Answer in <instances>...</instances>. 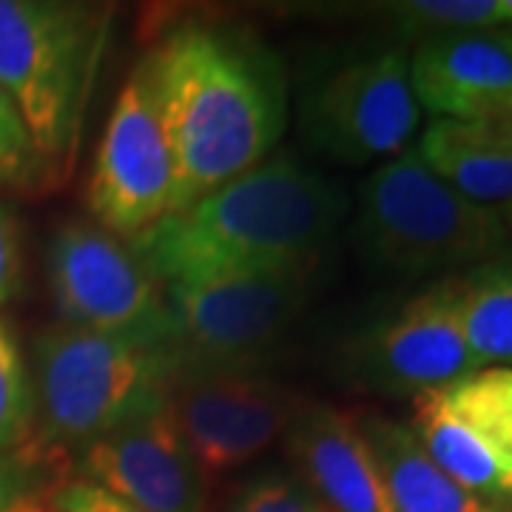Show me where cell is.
Here are the masks:
<instances>
[{
	"label": "cell",
	"mask_w": 512,
	"mask_h": 512,
	"mask_svg": "<svg viewBox=\"0 0 512 512\" xmlns=\"http://www.w3.org/2000/svg\"><path fill=\"white\" fill-rule=\"evenodd\" d=\"M160 111L174 185L171 214L259 165L288 126L279 57L225 23H183L143 57Z\"/></svg>",
	"instance_id": "obj_1"
},
{
	"label": "cell",
	"mask_w": 512,
	"mask_h": 512,
	"mask_svg": "<svg viewBox=\"0 0 512 512\" xmlns=\"http://www.w3.org/2000/svg\"><path fill=\"white\" fill-rule=\"evenodd\" d=\"M348 214L342 191L293 154H274L128 245L160 285L311 274Z\"/></svg>",
	"instance_id": "obj_2"
},
{
	"label": "cell",
	"mask_w": 512,
	"mask_h": 512,
	"mask_svg": "<svg viewBox=\"0 0 512 512\" xmlns=\"http://www.w3.org/2000/svg\"><path fill=\"white\" fill-rule=\"evenodd\" d=\"M32 359L35 433L23 450L43 464L168 402L183 370L171 322L134 333L55 325L37 336Z\"/></svg>",
	"instance_id": "obj_3"
},
{
	"label": "cell",
	"mask_w": 512,
	"mask_h": 512,
	"mask_svg": "<svg viewBox=\"0 0 512 512\" xmlns=\"http://www.w3.org/2000/svg\"><path fill=\"white\" fill-rule=\"evenodd\" d=\"M109 20L94 3L0 0V89L18 106L49 185L72 171Z\"/></svg>",
	"instance_id": "obj_4"
},
{
	"label": "cell",
	"mask_w": 512,
	"mask_h": 512,
	"mask_svg": "<svg viewBox=\"0 0 512 512\" xmlns=\"http://www.w3.org/2000/svg\"><path fill=\"white\" fill-rule=\"evenodd\" d=\"M353 242L376 271L419 279L493 259L507 228L501 211L461 197L419 151H404L359 185Z\"/></svg>",
	"instance_id": "obj_5"
},
{
	"label": "cell",
	"mask_w": 512,
	"mask_h": 512,
	"mask_svg": "<svg viewBox=\"0 0 512 512\" xmlns=\"http://www.w3.org/2000/svg\"><path fill=\"white\" fill-rule=\"evenodd\" d=\"M311 274L222 276L165 285L183 370H256L308 305Z\"/></svg>",
	"instance_id": "obj_6"
},
{
	"label": "cell",
	"mask_w": 512,
	"mask_h": 512,
	"mask_svg": "<svg viewBox=\"0 0 512 512\" xmlns=\"http://www.w3.org/2000/svg\"><path fill=\"white\" fill-rule=\"evenodd\" d=\"M419 114L407 49L384 46L345 57L311 80L299 103V126L319 154L367 165L404 154Z\"/></svg>",
	"instance_id": "obj_7"
},
{
	"label": "cell",
	"mask_w": 512,
	"mask_h": 512,
	"mask_svg": "<svg viewBox=\"0 0 512 512\" xmlns=\"http://www.w3.org/2000/svg\"><path fill=\"white\" fill-rule=\"evenodd\" d=\"M174 165L146 60L120 89L86 183L92 222L131 242L171 214Z\"/></svg>",
	"instance_id": "obj_8"
},
{
	"label": "cell",
	"mask_w": 512,
	"mask_h": 512,
	"mask_svg": "<svg viewBox=\"0 0 512 512\" xmlns=\"http://www.w3.org/2000/svg\"><path fill=\"white\" fill-rule=\"evenodd\" d=\"M49 291L63 325L97 333L165 328L163 285L126 239L92 220L63 222L46 248Z\"/></svg>",
	"instance_id": "obj_9"
},
{
	"label": "cell",
	"mask_w": 512,
	"mask_h": 512,
	"mask_svg": "<svg viewBox=\"0 0 512 512\" xmlns=\"http://www.w3.org/2000/svg\"><path fill=\"white\" fill-rule=\"evenodd\" d=\"M481 367L487 365L470 348L458 308V276L441 279L376 319L348 348L350 379L382 393L439 390Z\"/></svg>",
	"instance_id": "obj_10"
},
{
	"label": "cell",
	"mask_w": 512,
	"mask_h": 512,
	"mask_svg": "<svg viewBox=\"0 0 512 512\" xmlns=\"http://www.w3.org/2000/svg\"><path fill=\"white\" fill-rule=\"evenodd\" d=\"M168 410L208 478L268 450L291 427L299 402L288 387L256 370H180Z\"/></svg>",
	"instance_id": "obj_11"
},
{
	"label": "cell",
	"mask_w": 512,
	"mask_h": 512,
	"mask_svg": "<svg viewBox=\"0 0 512 512\" xmlns=\"http://www.w3.org/2000/svg\"><path fill=\"white\" fill-rule=\"evenodd\" d=\"M77 470L146 512L205 510V476L185 447L168 402L83 447Z\"/></svg>",
	"instance_id": "obj_12"
},
{
	"label": "cell",
	"mask_w": 512,
	"mask_h": 512,
	"mask_svg": "<svg viewBox=\"0 0 512 512\" xmlns=\"http://www.w3.org/2000/svg\"><path fill=\"white\" fill-rule=\"evenodd\" d=\"M410 89L433 120L512 114V29L421 40L410 55Z\"/></svg>",
	"instance_id": "obj_13"
},
{
	"label": "cell",
	"mask_w": 512,
	"mask_h": 512,
	"mask_svg": "<svg viewBox=\"0 0 512 512\" xmlns=\"http://www.w3.org/2000/svg\"><path fill=\"white\" fill-rule=\"evenodd\" d=\"M285 450L322 512H393L359 416L330 404L299 407Z\"/></svg>",
	"instance_id": "obj_14"
},
{
	"label": "cell",
	"mask_w": 512,
	"mask_h": 512,
	"mask_svg": "<svg viewBox=\"0 0 512 512\" xmlns=\"http://www.w3.org/2000/svg\"><path fill=\"white\" fill-rule=\"evenodd\" d=\"M424 165L461 197L512 200V114L487 120H433L419 140Z\"/></svg>",
	"instance_id": "obj_15"
},
{
	"label": "cell",
	"mask_w": 512,
	"mask_h": 512,
	"mask_svg": "<svg viewBox=\"0 0 512 512\" xmlns=\"http://www.w3.org/2000/svg\"><path fill=\"white\" fill-rule=\"evenodd\" d=\"M359 424L373 447L393 512H504L436 467L407 424L379 413H362Z\"/></svg>",
	"instance_id": "obj_16"
},
{
	"label": "cell",
	"mask_w": 512,
	"mask_h": 512,
	"mask_svg": "<svg viewBox=\"0 0 512 512\" xmlns=\"http://www.w3.org/2000/svg\"><path fill=\"white\" fill-rule=\"evenodd\" d=\"M424 453L464 490L493 501L498 507L512 501V473L481 441L450 413L439 390L413 396V419L407 424Z\"/></svg>",
	"instance_id": "obj_17"
},
{
	"label": "cell",
	"mask_w": 512,
	"mask_h": 512,
	"mask_svg": "<svg viewBox=\"0 0 512 512\" xmlns=\"http://www.w3.org/2000/svg\"><path fill=\"white\" fill-rule=\"evenodd\" d=\"M458 308L478 359L512 367V265H481L458 276Z\"/></svg>",
	"instance_id": "obj_18"
},
{
	"label": "cell",
	"mask_w": 512,
	"mask_h": 512,
	"mask_svg": "<svg viewBox=\"0 0 512 512\" xmlns=\"http://www.w3.org/2000/svg\"><path fill=\"white\" fill-rule=\"evenodd\" d=\"M444 404L512 473V367H481L441 387Z\"/></svg>",
	"instance_id": "obj_19"
},
{
	"label": "cell",
	"mask_w": 512,
	"mask_h": 512,
	"mask_svg": "<svg viewBox=\"0 0 512 512\" xmlns=\"http://www.w3.org/2000/svg\"><path fill=\"white\" fill-rule=\"evenodd\" d=\"M35 433V382L15 328L0 316V456L20 453Z\"/></svg>",
	"instance_id": "obj_20"
},
{
	"label": "cell",
	"mask_w": 512,
	"mask_h": 512,
	"mask_svg": "<svg viewBox=\"0 0 512 512\" xmlns=\"http://www.w3.org/2000/svg\"><path fill=\"white\" fill-rule=\"evenodd\" d=\"M390 15L402 37H416L419 43L453 32L501 29L507 23L501 0H407L393 3Z\"/></svg>",
	"instance_id": "obj_21"
},
{
	"label": "cell",
	"mask_w": 512,
	"mask_h": 512,
	"mask_svg": "<svg viewBox=\"0 0 512 512\" xmlns=\"http://www.w3.org/2000/svg\"><path fill=\"white\" fill-rule=\"evenodd\" d=\"M49 185L32 134L12 97L0 89V191Z\"/></svg>",
	"instance_id": "obj_22"
},
{
	"label": "cell",
	"mask_w": 512,
	"mask_h": 512,
	"mask_svg": "<svg viewBox=\"0 0 512 512\" xmlns=\"http://www.w3.org/2000/svg\"><path fill=\"white\" fill-rule=\"evenodd\" d=\"M225 512H322L293 473L265 470L248 478Z\"/></svg>",
	"instance_id": "obj_23"
},
{
	"label": "cell",
	"mask_w": 512,
	"mask_h": 512,
	"mask_svg": "<svg viewBox=\"0 0 512 512\" xmlns=\"http://www.w3.org/2000/svg\"><path fill=\"white\" fill-rule=\"evenodd\" d=\"M46 467L26 450L0 456V512H43L37 470Z\"/></svg>",
	"instance_id": "obj_24"
},
{
	"label": "cell",
	"mask_w": 512,
	"mask_h": 512,
	"mask_svg": "<svg viewBox=\"0 0 512 512\" xmlns=\"http://www.w3.org/2000/svg\"><path fill=\"white\" fill-rule=\"evenodd\" d=\"M49 504L55 512H146L86 478H74L55 487L49 495Z\"/></svg>",
	"instance_id": "obj_25"
},
{
	"label": "cell",
	"mask_w": 512,
	"mask_h": 512,
	"mask_svg": "<svg viewBox=\"0 0 512 512\" xmlns=\"http://www.w3.org/2000/svg\"><path fill=\"white\" fill-rule=\"evenodd\" d=\"M23 288V237L15 211L0 202V308L18 299Z\"/></svg>",
	"instance_id": "obj_26"
},
{
	"label": "cell",
	"mask_w": 512,
	"mask_h": 512,
	"mask_svg": "<svg viewBox=\"0 0 512 512\" xmlns=\"http://www.w3.org/2000/svg\"><path fill=\"white\" fill-rule=\"evenodd\" d=\"M501 220H504V228H507V234H512V200L504 205V211H501Z\"/></svg>",
	"instance_id": "obj_27"
}]
</instances>
